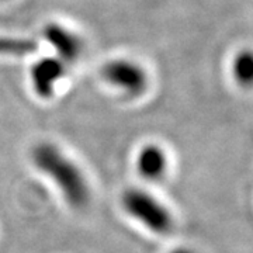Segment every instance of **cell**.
Wrapping results in <instances>:
<instances>
[{"mask_svg":"<svg viewBox=\"0 0 253 253\" xmlns=\"http://www.w3.org/2000/svg\"><path fill=\"white\" fill-rule=\"evenodd\" d=\"M166 166H168V159L159 145H145L138 152L136 169L144 179L152 181L161 179L166 172Z\"/></svg>","mask_w":253,"mask_h":253,"instance_id":"6","label":"cell"},{"mask_svg":"<svg viewBox=\"0 0 253 253\" xmlns=\"http://www.w3.org/2000/svg\"><path fill=\"white\" fill-rule=\"evenodd\" d=\"M232 76L242 86H253V49L236 52L231 63Z\"/></svg>","mask_w":253,"mask_h":253,"instance_id":"7","label":"cell"},{"mask_svg":"<svg viewBox=\"0 0 253 253\" xmlns=\"http://www.w3.org/2000/svg\"><path fill=\"white\" fill-rule=\"evenodd\" d=\"M170 253H194L193 251H190V249H184V248H179V249H174Z\"/></svg>","mask_w":253,"mask_h":253,"instance_id":"9","label":"cell"},{"mask_svg":"<svg viewBox=\"0 0 253 253\" xmlns=\"http://www.w3.org/2000/svg\"><path fill=\"white\" fill-rule=\"evenodd\" d=\"M65 73V66L59 58H44L31 68V83L38 96L51 97L56 83Z\"/></svg>","mask_w":253,"mask_h":253,"instance_id":"4","label":"cell"},{"mask_svg":"<svg viewBox=\"0 0 253 253\" xmlns=\"http://www.w3.org/2000/svg\"><path fill=\"white\" fill-rule=\"evenodd\" d=\"M38 44L28 38H10V37H0V55H13V56H23L36 52Z\"/></svg>","mask_w":253,"mask_h":253,"instance_id":"8","label":"cell"},{"mask_svg":"<svg viewBox=\"0 0 253 253\" xmlns=\"http://www.w3.org/2000/svg\"><path fill=\"white\" fill-rule=\"evenodd\" d=\"M121 206L129 217L135 218L155 234L165 235L172 231V214L159 200L145 190L136 187L124 190L121 194Z\"/></svg>","mask_w":253,"mask_h":253,"instance_id":"2","label":"cell"},{"mask_svg":"<svg viewBox=\"0 0 253 253\" xmlns=\"http://www.w3.org/2000/svg\"><path fill=\"white\" fill-rule=\"evenodd\" d=\"M36 168L46 174L61 190L68 204L73 208L84 207L89 201V186L82 170L52 142H40L31 151Z\"/></svg>","mask_w":253,"mask_h":253,"instance_id":"1","label":"cell"},{"mask_svg":"<svg viewBox=\"0 0 253 253\" xmlns=\"http://www.w3.org/2000/svg\"><path fill=\"white\" fill-rule=\"evenodd\" d=\"M42 36L65 62H73L81 55L82 42L79 37L62 26L54 23L46 24L42 30Z\"/></svg>","mask_w":253,"mask_h":253,"instance_id":"5","label":"cell"},{"mask_svg":"<svg viewBox=\"0 0 253 253\" xmlns=\"http://www.w3.org/2000/svg\"><path fill=\"white\" fill-rule=\"evenodd\" d=\"M101 75L104 81L129 96L141 94L148 84V78L144 69L138 63L126 59H116L107 62L101 69Z\"/></svg>","mask_w":253,"mask_h":253,"instance_id":"3","label":"cell"}]
</instances>
